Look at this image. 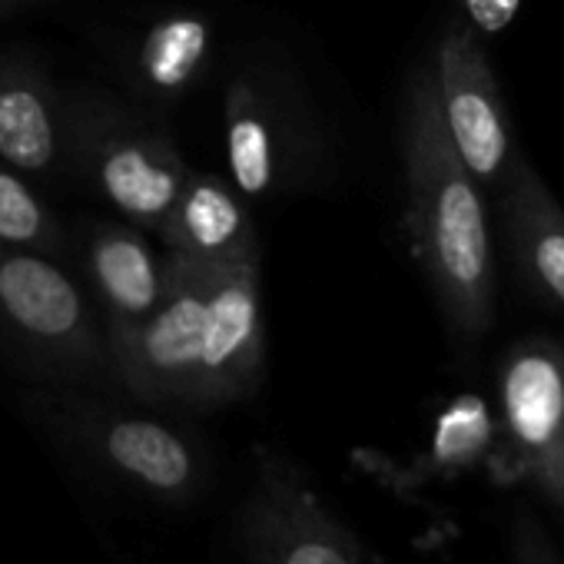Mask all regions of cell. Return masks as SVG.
Wrapping results in <instances>:
<instances>
[{"label":"cell","instance_id":"cell-1","mask_svg":"<svg viewBox=\"0 0 564 564\" xmlns=\"http://www.w3.org/2000/svg\"><path fill=\"white\" fill-rule=\"evenodd\" d=\"M0 349L64 389H120L104 319L51 256L0 242Z\"/></svg>","mask_w":564,"mask_h":564},{"label":"cell","instance_id":"cell-2","mask_svg":"<svg viewBox=\"0 0 564 564\" xmlns=\"http://www.w3.org/2000/svg\"><path fill=\"white\" fill-rule=\"evenodd\" d=\"M67 170L97 189L127 223L160 232L189 163L170 130L137 104L100 87H70Z\"/></svg>","mask_w":564,"mask_h":564},{"label":"cell","instance_id":"cell-3","mask_svg":"<svg viewBox=\"0 0 564 564\" xmlns=\"http://www.w3.org/2000/svg\"><path fill=\"white\" fill-rule=\"evenodd\" d=\"M28 409L57 438L150 498L189 505L203 491L206 465L196 442L163 419L64 386L34 392Z\"/></svg>","mask_w":564,"mask_h":564},{"label":"cell","instance_id":"cell-4","mask_svg":"<svg viewBox=\"0 0 564 564\" xmlns=\"http://www.w3.org/2000/svg\"><path fill=\"white\" fill-rule=\"evenodd\" d=\"M216 269L166 252V293L130 333L110 339L117 382L153 409H193L199 382V346L206 286Z\"/></svg>","mask_w":564,"mask_h":564},{"label":"cell","instance_id":"cell-5","mask_svg":"<svg viewBox=\"0 0 564 564\" xmlns=\"http://www.w3.org/2000/svg\"><path fill=\"white\" fill-rule=\"evenodd\" d=\"M223 127L229 176L246 199L286 189L310 170L306 113L293 84L272 67H246L229 80Z\"/></svg>","mask_w":564,"mask_h":564},{"label":"cell","instance_id":"cell-6","mask_svg":"<svg viewBox=\"0 0 564 564\" xmlns=\"http://www.w3.org/2000/svg\"><path fill=\"white\" fill-rule=\"evenodd\" d=\"M249 564H359L349 538L326 514L303 475L259 452L256 488L242 514Z\"/></svg>","mask_w":564,"mask_h":564},{"label":"cell","instance_id":"cell-7","mask_svg":"<svg viewBox=\"0 0 564 564\" xmlns=\"http://www.w3.org/2000/svg\"><path fill=\"white\" fill-rule=\"evenodd\" d=\"M265 372V316L259 265L216 269L206 286L199 382L193 409L249 399Z\"/></svg>","mask_w":564,"mask_h":564},{"label":"cell","instance_id":"cell-8","mask_svg":"<svg viewBox=\"0 0 564 564\" xmlns=\"http://www.w3.org/2000/svg\"><path fill=\"white\" fill-rule=\"evenodd\" d=\"M80 259L107 343L137 329L166 293V252L160 259L133 223H87Z\"/></svg>","mask_w":564,"mask_h":564},{"label":"cell","instance_id":"cell-9","mask_svg":"<svg viewBox=\"0 0 564 564\" xmlns=\"http://www.w3.org/2000/svg\"><path fill=\"white\" fill-rule=\"evenodd\" d=\"M163 252L206 269L259 265V236L246 196L216 173L189 170L170 216L160 226Z\"/></svg>","mask_w":564,"mask_h":564},{"label":"cell","instance_id":"cell-10","mask_svg":"<svg viewBox=\"0 0 564 564\" xmlns=\"http://www.w3.org/2000/svg\"><path fill=\"white\" fill-rule=\"evenodd\" d=\"M0 160L28 176L67 170V97L24 54H0Z\"/></svg>","mask_w":564,"mask_h":564},{"label":"cell","instance_id":"cell-11","mask_svg":"<svg viewBox=\"0 0 564 564\" xmlns=\"http://www.w3.org/2000/svg\"><path fill=\"white\" fill-rule=\"evenodd\" d=\"M213 24L196 11H176L156 21L130 54V80L150 104H180L213 61Z\"/></svg>","mask_w":564,"mask_h":564},{"label":"cell","instance_id":"cell-12","mask_svg":"<svg viewBox=\"0 0 564 564\" xmlns=\"http://www.w3.org/2000/svg\"><path fill=\"white\" fill-rule=\"evenodd\" d=\"M432 246L438 265L458 282L471 286L485 269V219L475 193L462 180H448L435 193L432 206Z\"/></svg>","mask_w":564,"mask_h":564},{"label":"cell","instance_id":"cell-13","mask_svg":"<svg viewBox=\"0 0 564 564\" xmlns=\"http://www.w3.org/2000/svg\"><path fill=\"white\" fill-rule=\"evenodd\" d=\"M0 242L14 249H31L51 259L70 252V232L61 216L41 199V193L0 160Z\"/></svg>","mask_w":564,"mask_h":564},{"label":"cell","instance_id":"cell-14","mask_svg":"<svg viewBox=\"0 0 564 564\" xmlns=\"http://www.w3.org/2000/svg\"><path fill=\"white\" fill-rule=\"evenodd\" d=\"M505 402H508V419L511 429L531 442L544 445L564 412V389L551 362L544 359H524L511 369L508 386H505Z\"/></svg>","mask_w":564,"mask_h":564},{"label":"cell","instance_id":"cell-15","mask_svg":"<svg viewBox=\"0 0 564 564\" xmlns=\"http://www.w3.org/2000/svg\"><path fill=\"white\" fill-rule=\"evenodd\" d=\"M448 127L458 143L462 160L475 173H491L505 153V133L491 104L471 90H462L448 100Z\"/></svg>","mask_w":564,"mask_h":564},{"label":"cell","instance_id":"cell-16","mask_svg":"<svg viewBox=\"0 0 564 564\" xmlns=\"http://www.w3.org/2000/svg\"><path fill=\"white\" fill-rule=\"evenodd\" d=\"M488 435L485 405L478 399H458L438 422L435 432V455L438 458H462L475 452Z\"/></svg>","mask_w":564,"mask_h":564},{"label":"cell","instance_id":"cell-17","mask_svg":"<svg viewBox=\"0 0 564 564\" xmlns=\"http://www.w3.org/2000/svg\"><path fill=\"white\" fill-rule=\"evenodd\" d=\"M538 265L544 279L551 282V290L564 296V236H547L538 249Z\"/></svg>","mask_w":564,"mask_h":564},{"label":"cell","instance_id":"cell-18","mask_svg":"<svg viewBox=\"0 0 564 564\" xmlns=\"http://www.w3.org/2000/svg\"><path fill=\"white\" fill-rule=\"evenodd\" d=\"M514 8H518V0H468L471 18L485 31H501L514 18Z\"/></svg>","mask_w":564,"mask_h":564},{"label":"cell","instance_id":"cell-19","mask_svg":"<svg viewBox=\"0 0 564 564\" xmlns=\"http://www.w3.org/2000/svg\"><path fill=\"white\" fill-rule=\"evenodd\" d=\"M51 4H61V0H0V21H8L14 14H24V11L51 8Z\"/></svg>","mask_w":564,"mask_h":564}]
</instances>
